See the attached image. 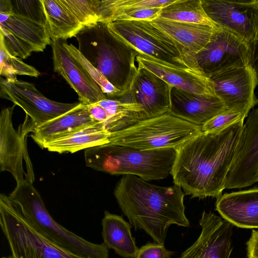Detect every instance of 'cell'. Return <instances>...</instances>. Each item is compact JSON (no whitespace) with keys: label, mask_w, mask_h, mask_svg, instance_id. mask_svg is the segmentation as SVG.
<instances>
[{"label":"cell","mask_w":258,"mask_h":258,"mask_svg":"<svg viewBox=\"0 0 258 258\" xmlns=\"http://www.w3.org/2000/svg\"><path fill=\"white\" fill-rule=\"evenodd\" d=\"M255 258H258V242L255 249Z\"/></svg>","instance_id":"38"},{"label":"cell","mask_w":258,"mask_h":258,"mask_svg":"<svg viewBox=\"0 0 258 258\" xmlns=\"http://www.w3.org/2000/svg\"><path fill=\"white\" fill-rule=\"evenodd\" d=\"M194 59L208 78L250 64L249 46L237 35L219 26L210 41Z\"/></svg>","instance_id":"10"},{"label":"cell","mask_w":258,"mask_h":258,"mask_svg":"<svg viewBox=\"0 0 258 258\" xmlns=\"http://www.w3.org/2000/svg\"><path fill=\"white\" fill-rule=\"evenodd\" d=\"M0 40L4 42L7 51L11 55L25 59L34 51L27 43L2 26H0Z\"/></svg>","instance_id":"33"},{"label":"cell","mask_w":258,"mask_h":258,"mask_svg":"<svg viewBox=\"0 0 258 258\" xmlns=\"http://www.w3.org/2000/svg\"><path fill=\"white\" fill-rule=\"evenodd\" d=\"M1 96L21 107L31 119L35 128L78 106L80 102L62 103L51 100L39 91L34 84L17 77L1 78Z\"/></svg>","instance_id":"11"},{"label":"cell","mask_w":258,"mask_h":258,"mask_svg":"<svg viewBox=\"0 0 258 258\" xmlns=\"http://www.w3.org/2000/svg\"><path fill=\"white\" fill-rule=\"evenodd\" d=\"M208 17L218 26L242 39L249 47L258 33V0H202Z\"/></svg>","instance_id":"12"},{"label":"cell","mask_w":258,"mask_h":258,"mask_svg":"<svg viewBox=\"0 0 258 258\" xmlns=\"http://www.w3.org/2000/svg\"><path fill=\"white\" fill-rule=\"evenodd\" d=\"M139 68L145 69L172 87L206 96H216L211 80L198 68L179 67L143 53L136 57Z\"/></svg>","instance_id":"16"},{"label":"cell","mask_w":258,"mask_h":258,"mask_svg":"<svg viewBox=\"0 0 258 258\" xmlns=\"http://www.w3.org/2000/svg\"><path fill=\"white\" fill-rule=\"evenodd\" d=\"M209 79L216 95L227 109L249 112L258 104L254 93L258 85V76L250 64L213 76Z\"/></svg>","instance_id":"13"},{"label":"cell","mask_w":258,"mask_h":258,"mask_svg":"<svg viewBox=\"0 0 258 258\" xmlns=\"http://www.w3.org/2000/svg\"><path fill=\"white\" fill-rule=\"evenodd\" d=\"M89 112L93 120L98 123L104 125L107 120V116L105 109L98 103L88 105Z\"/></svg>","instance_id":"36"},{"label":"cell","mask_w":258,"mask_h":258,"mask_svg":"<svg viewBox=\"0 0 258 258\" xmlns=\"http://www.w3.org/2000/svg\"><path fill=\"white\" fill-rule=\"evenodd\" d=\"M216 209L233 225L258 229V188L224 194L217 198Z\"/></svg>","instance_id":"19"},{"label":"cell","mask_w":258,"mask_h":258,"mask_svg":"<svg viewBox=\"0 0 258 258\" xmlns=\"http://www.w3.org/2000/svg\"><path fill=\"white\" fill-rule=\"evenodd\" d=\"M249 112L227 109L215 116L201 127L204 132H212L222 129L237 121L244 119Z\"/></svg>","instance_id":"32"},{"label":"cell","mask_w":258,"mask_h":258,"mask_svg":"<svg viewBox=\"0 0 258 258\" xmlns=\"http://www.w3.org/2000/svg\"><path fill=\"white\" fill-rule=\"evenodd\" d=\"M9 196L32 226L50 241L78 254L90 258H109V249L103 242H90L55 221L33 183L25 181L17 183Z\"/></svg>","instance_id":"5"},{"label":"cell","mask_w":258,"mask_h":258,"mask_svg":"<svg viewBox=\"0 0 258 258\" xmlns=\"http://www.w3.org/2000/svg\"><path fill=\"white\" fill-rule=\"evenodd\" d=\"M201 234L178 258H230L233 225L214 213L204 211Z\"/></svg>","instance_id":"14"},{"label":"cell","mask_w":258,"mask_h":258,"mask_svg":"<svg viewBox=\"0 0 258 258\" xmlns=\"http://www.w3.org/2000/svg\"><path fill=\"white\" fill-rule=\"evenodd\" d=\"M173 253L164 244L148 242L139 249L135 258H170Z\"/></svg>","instance_id":"35"},{"label":"cell","mask_w":258,"mask_h":258,"mask_svg":"<svg viewBox=\"0 0 258 258\" xmlns=\"http://www.w3.org/2000/svg\"><path fill=\"white\" fill-rule=\"evenodd\" d=\"M83 26L98 21L96 10L99 0H60Z\"/></svg>","instance_id":"31"},{"label":"cell","mask_w":258,"mask_h":258,"mask_svg":"<svg viewBox=\"0 0 258 258\" xmlns=\"http://www.w3.org/2000/svg\"><path fill=\"white\" fill-rule=\"evenodd\" d=\"M1 72L6 79L16 77L17 75L38 77L39 72L33 67L27 64L20 58L11 55L7 51L4 42L0 40Z\"/></svg>","instance_id":"30"},{"label":"cell","mask_w":258,"mask_h":258,"mask_svg":"<svg viewBox=\"0 0 258 258\" xmlns=\"http://www.w3.org/2000/svg\"><path fill=\"white\" fill-rule=\"evenodd\" d=\"M95 122L90 116L88 105L80 104L75 108L35 128L31 137L42 149L46 144Z\"/></svg>","instance_id":"21"},{"label":"cell","mask_w":258,"mask_h":258,"mask_svg":"<svg viewBox=\"0 0 258 258\" xmlns=\"http://www.w3.org/2000/svg\"><path fill=\"white\" fill-rule=\"evenodd\" d=\"M174 1V0L99 1L96 15L98 21L109 23L113 21L116 17L122 14L147 8H163Z\"/></svg>","instance_id":"27"},{"label":"cell","mask_w":258,"mask_h":258,"mask_svg":"<svg viewBox=\"0 0 258 258\" xmlns=\"http://www.w3.org/2000/svg\"><path fill=\"white\" fill-rule=\"evenodd\" d=\"M53 70L61 75L77 93L84 105L107 98L99 86L63 45V39L52 38Z\"/></svg>","instance_id":"15"},{"label":"cell","mask_w":258,"mask_h":258,"mask_svg":"<svg viewBox=\"0 0 258 258\" xmlns=\"http://www.w3.org/2000/svg\"><path fill=\"white\" fill-rule=\"evenodd\" d=\"M108 24L116 37L139 53L179 67L199 69L192 56L151 22L118 20Z\"/></svg>","instance_id":"8"},{"label":"cell","mask_w":258,"mask_h":258,"mask_svg":"<svg viewBox=\"0 0 258 258\" xmlns=\"http://www.w3.org/2000/svg\"><path fill=\"white\" fill-rule=\"evenodd\" d=\"M170 101L169 113L201 126L227 109L217 96L197 95L174 87L170 89Z\"/></svg>","instance_id":"18"},{"label":"cell","mask_w":258,"mask_h":258,"mask_svg":"<svg viewBox=\"0 0 258 258\" xmlns=\"http://www.w3.org/2000/svg\"><path fill=\"white\" fill-rule=\"evenodd\" d=\"M75 37L85 58L115 88L128 94L138 74L135 61L139 52L116 37L103 21L83 26Z\"/></svg>","instance_id":"3"},{"label":"cell","mask_w":258,"mask_h":258,"mask_svg":"<svg viewBox=\"0 0 258 258\" xmlns=\"http://www.w3.org/2000/svg\"><path fill=\"white\" fill-rule=\"evenodd\" d=\"M162 9L161 7L147 8L123 13L116 17L113 21L124 20L151 22L160 17Z\"/></svg>","instance_id":"34"},{"label":"cell","mask_w":258,"mask_h":258,"mask_svg":"<svg viewBox=\"0 0 258 258\" xmlns=\"http://www.w3.org/2000/svg\"><path fill=\"white\" fill-rule=\"evenodd\" d=\"M0 26L27 43L35 52H42L51 39L48 28L13 15L0 14Z\"/></svg>","instance_id":"24"},{"label":"cell","mask_w":258,"mask_h":258,"mask_svg":"<svg viewBox=\"0 0 258 258\" xmlns=\"http://www.w3.org/2000/svg\"><path fill=\"white\" fill-rule=\"evenodd\" d=\"M0 226L12 258H90L46 238L25 218L9 196H0Z\"/></svg>","instance_id":"7"},{"label":"cell","mask_w":258,"mask_h":258,"mask_svg":"<svg viewBox=\"0 0 258 258\" xmlns=\"http://www.w3.org/2000/svg\"><path fill=\"white\" fill-rule=\"evenodd\" d=\"M151 22L192 57L210 41L215 28L207 25L171 21L161 17Z\"/></svg>","instance_id":"20"},{"label":"cell","mask_w":258,"mask_h":258,"mask_svg":"<svg viewBox=\"0 0 258 258\" xmlns=\"http://www.w3.org/2000/svg\"><path fill=\"white\" fill-rule=\"evenodd\" d=\"M8 15L28 20L48 29L41 0H10V9Z\"/></svg>","instance_id":"29"},{"label":"cell","mask_w":258,"mask_h":258,"mask_svg":"<svg viewBox=\"0 0 258 258\" xmlns=\"http://www.w3.org/2000/svg\"><path fill=\"white\" fill-rule=\"evenodd\" d=\"M16 105L2 109L0 115V169L10 172L19 183L25 181L33 183V165L27 147V137L35 126L27 115L18 130L12 120Z\"/></svg>","instance_id":"9"},{"label":"cell","mask_w":258,"mask_h":258,"mask_svg":"<svg viewBox=\"0 0 258 258\" xmlns=\"http://www.w3.org/2000/svg\"><path fill=\"white\" fill-rule=\"evenodd\" d=\"M63 45L99 86L107 98L117 99L124 95L122 92L115 88L99 70L93 67L78 48L72 44H68L66 40H63Z\"/></svg>","instance_id":"28"},{"label":"cell","mask_w":258,"mask_h":258,"mask_svg":"<svg viewBox=\"0 0 258 258\" xmlns=\"http://www.w3.org/2000/svg\"><path fill=\"white\" fill-rule=\"evenodd\" d=\"M116 201L135 230H143L154 242L164 244L169 226L187 227L185 215L184 194L173 185L159 186L140 177L125 175L114 190Z\"/></svg>","instance_id":"2"},{"label":"cell","mask_w":258,"mask_h":258,"mask_svg":"<svg viewBox=\"0 0 258 258\" xmlns=\"http://www.w3.org/2000/svg\"><path fill=\"white\" fill-rule=\"evenodd\" d=\"M176 149L141 151L109 143L85 150L87 167L112 175L137 176L145 181L171 174Z\"/></svg>","instance_id":"4"},{"label":"cell","mask_w":258,"mask_h":258,"mask_svg":"<svg viewBox=\"0 0 258 258\" xmlns=\"http://www.w3.org/2000/svg\"><path fill=\"white\" fill-rule=\"evenodd\" d=\"M171 87L153 73L138 67L130 92L122 98L142 106L143 120L151 118L169 112Z\"/></svg>","instance_id":"17"},{"label":"cell","mask_w":258,"mask_h":258,"mask_svg":"<svg viewBox=\"0 0 258 258\" xmlns=\"http://www.w3.org/2000/svg\"><path fill=\"white\" fill-rule=\"evenodd\" d=\"M174 21L218 27L208 17L202 0H174L162 8L160 17Z\"/></svg>","instance_id":"26"},{"label":"cell","mask_w":258,"mask_h":258,"mask_svg":"<svg viewBox=\"0 0 258 258\" xmlns=\"http://www.w3.org/2000/svg\"><path fill=\"white\" fill-rule=\"evenodd\" d=\"M110 134L104 124L95 123L51 141L43 148L59 154L74 153L109 143Z\"/></svg>","instance_id":"23"},{"label":"cell","mask_w":258,"mask_h":258,"mask_svg":"<svg viewBox=\"0 0 258 258\" xmlns=\"http://www.w3.org/2000/svg\"><path fill=\"white\" fill-rule=\"evenodd\" d=\"M103 243L124 258H135L139 250L131 233L132 225L120 216L105 211L102 220Z\"/></svg>","instance_id":"22"},{"label":"cell","mask_w":258,"mask_h":258,"mask_svg":"<svg viewBox=\"0 0 258 258\" xmlns=\"http://www.w3.org/2000/svg\"><path fill=\"white\" fill-rule=\"evenodd\" d=\"M2 258H12L11 255L10 256H4V257H3Z\"/></svg>","instance_id":"39"},{"label":"cell","mask_w":258,"mask_h":258,"mask_svg":"<svg viewBox=\"0 0 258 258\" xmlns=\"http://www.w3.org/2000/svg\"><path fill=\"white\" fill-rule=\"evenodd\" d=\"M201 127L167 113L111 133L109 143L141 151L177 149L201 133Z\"/></svg>","instance_id":"6"},{"label":"cell","mask_w":258,"mask_h":258,"mask_svg":"<svg viewBox=\"0 0 258 258\" xmlns=\"http://www.w3.org/2000/svg\"><path fill=\"white\" fill-rule=\"evenodd\" d=\"M250 65L258 76V33L254 42L249 47Z\"/></svg>","instance_id":"37"},{"label":"cell","mask_w":258,"mask_h":258,"mask_svg":"<svg viewBox=\"0 0 258 258\" xmlns=\"http://www.w3.org/2000/svg\"><path fill=\"white\" fill-rule=\"evenodd\" d=\"M244 119L212 132H201L176 149L171 175L191 198L222 195L234 161Z\"/></svg>","instance_id":"1"},{"label":"cell","mask_w":258,"mask_h":258,"mask_svg":"<svg viewBox=\"0 0 258 258\" xmlns=\"http://www.w3.org/2000/svg\"><path fill=\"white\" fill-rule=\"evenodd\" d=\"M51 39L75 37L83 26L60 0H41Z\"/></svg>","instance_id":"25"}]
</instances>
